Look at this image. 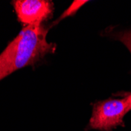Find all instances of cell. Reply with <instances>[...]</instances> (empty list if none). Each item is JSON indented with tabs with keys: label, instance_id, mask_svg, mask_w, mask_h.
Returning a JSON list of instances; mask_svg holds the SVG:
<instances>
[{
	"label": "cell",
	"instance_id": "2",
	"mask_svg": "<svg viewBox=\"0 0 131 131\" xmlns=\"http://www.w3.org/2000/svg\"><path fill=\"white\" fill-rule=\"evenodd\" d=\"M131 110L127 96L121 99H108L98 101L93 107V113L87 129L112 131L118 126H125L123 118Z\"/></svg>",
	"mask_w": 131,
	"mask_h": 131
},
{
	"label": "cell",
	"instance_id": "6",
	"mask_svg": "<svg viewBox=\"0 0 131 131\" xmlns=\"http://www.w3.org/2000/svg\"><path fill=\"white\" fill-rule=\"evenodd\" d=\"M126 96L128 97V98L129 100V102H130V104H131V93H129L128 95H126Z\"/></svg>",
	"mask_w": 131,
	"mask_h": 131
},
{
	"label": "cell",
	"instance_id": "1",
	"mask_svg": "<svg viewBox=\"0 0 131 131\" xmlns=\"http://www.w3.org/2000/svg\"><path fill=\"white\" fill-rule=\"evenodd\" d=\"M48 29L42 25L25 26L17 36L0 54V81L14 71L33 65L49 53H53L57 46L48 42Z\"/></svg>",
	"mask_w": 131,
	"mask_h": 131
},
{
	"label": "cell",
	"instance_id": "5",
	"mask_svg": "<svg viewBox=\"0 0 131 131\" xmlns=\"http://www.w3.org/2000/svg\"><path fill=\"white\" fill-rule=\"evenodd\" d=\"M115 37L117 39L121 41L131 53V31L118 33L115 35Z\"/></svg>",
	"mask_w": 131,
	"mask_h": 131
},
{
	"label": "cell",
	"instance_id": "3",
	"mask_svg": "<svg viewBox=\"0 0 131 131\" xmlns=\"http://www.w3.org/2000/svg\"><path fill=\"white\" fill-rule=\"evenodd\" d=\"M18 20L25 26L42 25L50 19L53 11V3L47 0H17L11 3Z\"/></svg>",
	"mask_w": 131,
	"mask_h": 131
},
{
	"label": "cell",
	"instance_id": "4",
	"mask_svg": "<svg viewBox=\"0 0 131 131\" xmlns=\"http://www.w3.org/2000/svg\"><path fill=\"white\" fill-rule=\"evenodd\" d=\"M86 3H87V1H86V0H75V1H74L72 3H71V5L61 14V16L57 20V21H55L53 23V25H56V24L59 23L61 20H62L63 19H64L66 17L75 15L76 14V12L79 10V9H80Z\"/></svg>",
	"mask_w": 131,
	"mask_h": 131
}]
</instances>
